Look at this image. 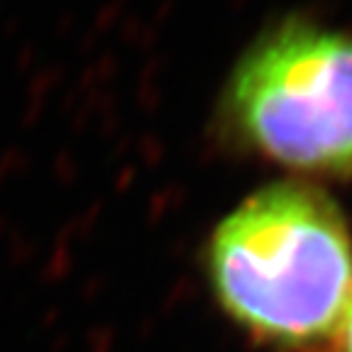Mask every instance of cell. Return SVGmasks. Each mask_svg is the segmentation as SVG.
Returning <instances> with one entry per match:
<instances>
[{
    "instance_id": "3",
    "label": "cell",
    "mask_w": 352,
    "mask_h": 352,
    "mask_svg": "<svg viewBox=\"0 0 352 352\" xmlns=\"http://www.w3.org/2000/svg\"><path fill=\"white\" fill-rule=\"evenodd\" d=\"M338 333H340V352H352V296L345 308V316H342Z\"/></svg>"
},
{
    "instance_id": "1",
    "label": "cell",
    "mask_w": 352,
    "mask_h": 352,
    "mask_svg": "<svg viewBox=\"0 0 352 352\" xmlns=\"http://www.w3.org/2000/svg\"><path fill=\"white\" fill-rule=\"evenodd\" d=\"M208 272L237 325L281 350H311L338 333L350 303V232L323 191L274 184L220 223Z\"/></svg>"
},
{
    "instance_id": "2",
    "label": "cell",
    "mask_w": 352,
    "mask_h": 352,
    "mask_svg": "<svg viewBox=\"0 0 352 352\" xmlns=\"http://www.w3.org/2000/svg\"><path fill=\"white\" fill-rule=\"evenodd\" d=\"M242 135L306 171L352 169V34L284 28L259 42L232 83Z\"/></svg>"
}]
</instances>
